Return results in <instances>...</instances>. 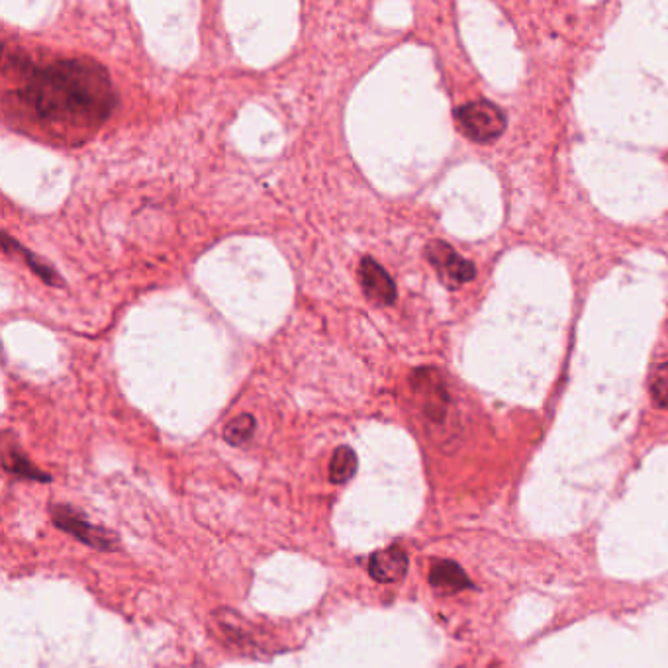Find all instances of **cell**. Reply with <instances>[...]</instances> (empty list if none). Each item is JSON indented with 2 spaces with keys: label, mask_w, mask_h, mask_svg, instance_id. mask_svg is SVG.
Instances as JSON below:
<instances>
[{
  "label": "cell",
  "mask_w": 668,
  "mask_h": 668,
  "mask_svg": "<svg viewBox=\"0 0 668 668\" xmlns=\"http://www.w3.org/2000/svg\"><path fill=\"white\" fill-rule=\"evenodd\" d=\"M4 118L49 138L79 140L96 132L116 106L108 71L93 59L69 57L38 65L20 48H4Z\"/></svg>",
  "instance_id": "6da1fadb"
},
{
  "label": "cell",
  "mask_w": 668,
  "mask_h": 668,
  "mask_svg": "<svg viewBox=\"0 0 668 668\" xmlns=\"http://www.w3.org/2000/svg\"><path fill=\"white\" fill-rule=\"evenodd\" d=\"M461 134L477 144H492L506 130V114L488 100H475L455 110Z\"/></svg>",
  "instance_id": "7a4b0ae2"
},
{
  "label": "cell",
  "mask_w": 668,
  "mask_h": 668,
  "mask_svg": "<svg viewBox=\"0 0 668 668\" xmlns=\"http://www.w3.org/2000/svg\"><path fill=\"white\" fill-rule=\"evenodd\" d=\"M51 520L59 529L73 535L81 543L93 547L96 551H116L120 547V539L114 531L91 524L87 516L71 506L57 504L51 508Z\"/></svg>",
  "instance_id": "3957f363"
},
{
  "label": "cell",
  "mask_w": 668,
  "mask_h": 668,
  "mask_svg": "<svg viewBox=\"0 0 668 668\" xmlns=\"http://www.w3.org/2000/svg\"><path fill=\"white\" fill-rule=\"evenodd\" d=\"M426 257L431 263V267L435 269V273L439 275V279L447 285V287L455 288L473 281L477 277V269L475 265L465 259L463 255H459L449 243L445 241H430L426 247Z\"/></svg>",
  "instance_id": "277c9868"
},
{
  "label": "cell",
  "mask_w": 668,
  "mask_h": 668,
  "mask_svg": "<svg viewBox=\"0 0 668 668\" xmlns=\"http://www.w3.org/2000/svg\"><path fill=\"white\" fill-rule=\"evenodd\" d=\"M412 390L418 394L422 402L424 416L433 424H443L449 410V392L445 382L435 369H418L410 377Z\"/></svg>",
  "instance_id": "5b68a950"
},
{
  "label": "cell",
  "mask_w": 668,
  "mask_h": 668,
  "mask_svg": "<svg viewBox=\"0 0 668 668\" xmlns=\"http://www.w3.org/2000/svg\"><path fill=\"white\" fill-rule=\"evenodd\" d=\"M359 283L365 298L375 306H390L396 300V285L381 263L373 257H363L359 263Z\"/></svg>",
  "instance_id": "8992f818"
},
{
  "label": "cell",
  "mask_w": 668,
  "mask_h": 668,
  "mask_svg": "<svg viewBox=\"0 0 668 668\" xmlns=\"http://www.w3.org/2000/svg\"><path fill=\"white\" fill-rule=\"evenodd\" d=\"M214 616H216V621H218V627H220L222 635L236 649L251 651V653L265 649V645L259 643V635H255V627L249 625L236 612H232V610H218Z\"/></svg>",
  "instance_id": "52a82bcc"
},
{
  "label": "cell",
  "mask_w": 668,
  "mask_h": 668,
  "mask_svg": "<svg viewBox=\"0 0 668 668\" xmlns=\"http://www.w3.org/2000/svg\"><path fill=\"white\" fill-rule=\"evenodd\" d=\"M408 555L400 545L377 551L369 561V574L381 584H392L402 580L408 573Z\"/></svg>",
  "instance_id": "ba28073f"
},
{
  "label": "cell",
  "mask_w": 668,
  "mask_h": 668,
  "mask_svg": "<svg viewBox=\"0 0 668 668\" xmlns=\"http://www.w3.org/2000/svg\"><path fill=\"white\" fill-rule=\"evenodd\" d=\"M430 584L439 592H461L471 586L467 574L453 561H439L431 567Z\"/></svg>",
  "instance_id": "9c48e42d"
},
{
  "label": "cell",
  "mask_w": 668,
  "mask_h": 668,
  "mask_svg": "<svg viewBox=\"0 0 668 668\" xmlns=\"http://www.w3.org/2000/svg\"><path fill=\"white\" fill-rule=\"evenodd\" d=\"M2 465L4 471L16 477L30 478V480H40V482H49L51 478L46 475L44 471H40L34 463H30V459L16 447L8 443V437L4 439V447H2Z\"/></svg>",
  "instance_id": "30bf717a"
},
{
  "label": "cell",
  "mask_w": 668,
  "mask_h": 668,
  "mask_svg": "<svg viewBox=\"0 0 668 668\" xmlns=\"http://www.w3.org/2000/svg\"><path fill=\"white\" fill-rule=\"evenodd\" d=\"M357 467H359L357 453L347 445L337 447L334 455H332V461H330V469H328L330 482H334V484L349 482L351 478L355 477Z\"/></svg>",
  "instance_id": "8fae6325"
},
{
  "label": "cell",
  "mask_w": 668,
  "mask_h": 668,
  "mask_svg": "<svg viewBox=\"0 0 668 668\" xmlns=\"http://www.w3.org/2000/svg\"><path fill=\"white\" fill-rule=\"evenodd\" d=\"M2 241H4V245H10V247H14V249H18V253L26 259V265L46 283V285H51V287H61L63 285V281H61V277L53 271V267L51 265H48V263H44L40 257H36L34 253H30L28 249H24L20 243H16V241H12V238L8 236V234H4V238H2Z\"/></svg>",
  "instance_id": "7c38bea8"
},
{
  "label": "cell",
  "mask_w": 668,
  "mask_h": 668,
  "mask_svg": "<svg viewBox=\"0 0 668 668\" xmlns=\"http://www.w3.org/2000/svg\"><path fill=\"white\" fill-rule=\"evenodd\" d=\"M255 428H257V422L251 414H241L238 418H234L226 428H224V439L230 443V445H245L253 433H255Z\"/></svg>",
  "instance_id": "4fadbf2b"
},
{
  "label": "cell",
  "mask_w": 668,
  "mask_h": 668,
  "mask_svg": "<svg viewBox=\"0 0 668 668\" xmlns=\"http://www.w3.org/2000/svg\"><path fill=\"white\" fill-rule=\"evenodd\" d=\"M649 390L661 408H668V363H661L653 369L649 379Z\"/></svg>",
  "instance_id": "5bb4252c"
}]
</instances>
